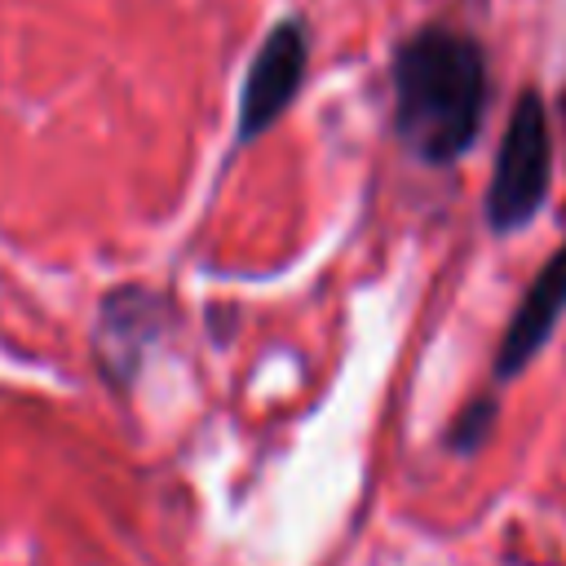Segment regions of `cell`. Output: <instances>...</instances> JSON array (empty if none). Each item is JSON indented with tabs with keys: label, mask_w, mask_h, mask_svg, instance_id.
I'll use <instances>...</instances> for the list:
<instances>
[{
	"label": "cell",
	"mask_w": 566,
	"mask_h": 566,
	"mask_svg": "<svg viewBox=\"0 0 566 566\" xmlns=\"http://www.w3.org/2000/svg\"><path fill=\"white\" fill-rule=\"evenodd\" d=\"M486 115L482 44L451 27H420L394 53V128L424 164L460 159Z\"/></svg>",
	"instance_id": "cell-1"
},
{
	"label": "cell",
	"mask_w": 566,
	"mask_h": 566,
	"mask_svg": "<svg viewBox=\"0 0 566 566\" xmlns=\"http://www.w3.org/2000/svg\"><path fill=\"white\" fill-rule=\"evenodd\" d=\"M553 172V142H548V111L535 88H526L504 124L491 186H486V221L491 230H522L544 195Z\"/></svg>",
	"instance_id": "cell-2"
},
{
	"label": "cell",
	"mask_w": 566,
	"mask_h": 566,
	"mask_svg": "<svg viewBox=\"0 0 566 566\" xmlns=\"http://www.w3.org/2000/svg\"><path fill=\"white\" fill-rule=\"evenodd\" d=\"M305 57H310V35L301 18L279 22L261 40V49L248 62L243 93H239V142H252L261 128H270L292 106L301 75H305Z\"/></svg>",
	"instance_id": "cell-3"
},
{
	"label": "cell",
	"mask_w": 566,
	"mask_h": 566,
	"mask_svg": "<svg viewBox=\"0 0 566 566\" xmlns=\"http://www.w3.org/2000/svg\"><path fill=\"white\" fill-rule=\"evenodd\" d=\"M566 310V243L548 256V265L535 274V283L526 287L522 305L513 310L509 318V332L500 340V358H495V371L500 376H513L531 363V354L544 345V336L553 332L557 314Z\"/></svg>",
	"instance_id": "cell-4"
},
{
	"label": "cell",
	"mask_w": 566,
	"mask_h": 566,
	"mask_svg": "<svg viewBox=\"0 0 566 566\" xmlns=\"http://www.w3.org/2000/svg\"><path fill=\"white\" fill-rule=\"evenodd\" d=\"M562 106H566V97H562Z\"/></svg>",
	"instance_id": "cell-5"
}]
</instances>
